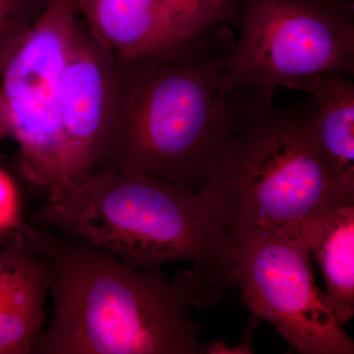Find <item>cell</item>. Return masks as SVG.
I'll return each mask as SVG.
<instances>
[{"mask_svg": "<svg viewBox=\"0 0 354 354\" xmlns=\"http://www.w3.org/2000/svg\"><path fill=\"white\" fill-rule=\"evenodd\" d=\"M50 278L48 261L34 247L17 278L0 299V354L32 353L44 330Z\"/></svg>", "mask_w": 354, "mask_h": 354, "instance_id": "obj_12", "label": "cell"}, {"mask_svg": "<svg viewBox=\"0 0 354 354\" xmlns=\"http://www.w3.org/2000/svg\"><path fill=\"white\" fill-rule=\"evenodd\" d=\"M176 31L183 39L203 32L239 24V0H158Z\"/></svg>", "mask_w": 354, "mask_h": 354, "instance_id": "obj_13", "label": "cell"}, {"mask_svg": "<svg viewBox=\"0 0 354 354\" xmlns=\"http://www.w3.org/2000/svg\"><path fill=\"white\" fill-rule=\"evenodd\" d=\"M32 249L24 232H15L8 245L0 250V299L17 278Z\"/></svg>", "mask_w": 354, "mask_h": 354, "instance_id": "obj_16", "label": "cell"}, {"mask_svg": "<svg viewBox=\"0 0 354 354\" xmlns=\"http://www.w3.org/2000/svg\"><path fill=\"white\" fill-rule=\"evenodd\" d=\"M97 44L120 62L174 48L184 39L158 0H77Z\"/></svg>", "mask_w": 354, "mask_h": 354, "instance_id": "obj_9", "label": "cell"}, {"mask_svg": "<svg viewBox=\"0 0 354 354\" xmlns=\"http://www.w3.org/2000/svg\"><path fill=\"white\" fill-rule=\"evenodd\" d=\"M114 66L115 59L79 20L62 81L64 195L90 176L101 158L113 109Z\"/></svg>", "mask_w": 354, "mask_h": 354, "instance_id": "obj_8", "label": "cell"}, {"mask_svg": "<svg viewBox=\"0 0 354 354\" xmlns=\"http://www.w3.org/2000/svg\"><path fill=\"white\" fill-rule=\"evenodd\" d=\"M225 232L235 250V288L252 315L297 353H354L353 339L317 286L304 239L251 227Z\"/></svg>", "mask_w": 354, "mask_h": 354, "instance_id": "obj_7", "label": "cell"}, {"mask_svg": "<svg viewBox=\"0 0 354 354\" xmlns=\"http://www.w3.org/2000/svg\"><path fill=\"white\" fill-rule=\"evenodd\" d=\"M31 227L23 220L19 192L15 183L0 169V235L27 234Z\"/></svg>", "mask_w": 354, "mask_h": 354, "instance_id": "obj_15", "label": "cell"}, {"mask_svg": "<svg viewBox=\"0 0 354 354\" xmlns=\"http://www.w3.org/2000/svg\"><path fill=\"white\" fill-rule=\"evenodd\" d=\"M241 37L227 58L232 82L272 99L309 94L330 73L354 74V0H239Z\"/></svg>", "mask_w": 354, "mask_h": 354, "instance_id": "obj_5", "label": "cell"}, {"mask_svg": "<svg viewBox=\"0 0 354 354\" xmlns=\"http://www.w3.org/2000/svg\"><path fill=\"white\" fill-rule=\"evenodd\" d=\"M234 43L221 26L167 50L115 60L108 134L93 172L131 169L200 192L228 139L264 99L228 75Z\"/></svg>", "mask_w": 354, "mask_h": 354, "instance_id": "obj_1", "label": "cell"}, {"mask_svg": "<svg viewBox=\"0 0 354 354\" xmlns=\"http://www.w3.org/2000/svg\"><path fill=\"white\" fill-rule=\"evenodd\" d=\"M51 0H0V78Z\"/></svg>", "mask_w": 354, "mask_h": 354, "instance_id": "obj_14", "label": "cell"}, {"mask_svg": "<svg viewBox=\"0 0 354 354\" xmlns=\"http://www.w3.org/2000/svg\"><path fill=\"white\" fill-rule=\"evenodd\" d=\"M78 22L77 0H51L0 78L21 174L48 201L64 195L62 81Z\"/></svg>", "mask_w": 354, "mask_h": 354, "instance_id": "obj_6", "label": "cell"}, {"mask_svg": "<svg viewBox=\"0 0 354 354\" xmlns=\"http://www.w3.org/2000/svg\"><path fill=\"white\" fill-rule=\"evenodd\" d=\"M32 220L132 267L187 261L221 290L235 288L234 247L201 193L185 186L131 169L93 172Z\"/></svg>", "mask_w": 354, "mask_h": 354, "instance_id": "obj_3", "label": "cell"}, {"mask_svg": "<svg viewBox=\"0 0 354 354\" xmlns=\"http://www.w3.org/2000/svg\"><path fill=\"white\" fill-rule=\"evenodd\" d=\"M315 100L312 131L339 206L354 205V83L353 76L321 77L309 94Z\"/></svg>", "mask_w": 354, "mask_h": 354, "instance_id": "obj_10", "label": "cell"}, {"mask_svg": "<svg viewBox=\"0 0 354 354\" xmlns=\"http://www.w3.org/2000/svg\"><path fill=\"white\" fill-rule=\"evenodd\" d=\"M315 106L311 95L290 108L261 99L228 139L200 191L225 232L251 227L302 239L307 221L339 206L314 141Z\"/></svg>", "mask_w": 354, "mask_h": 354, "instance_id": "obj_4", "label": "cell"}, {"mask_svg": "<svg viewBox=\"0 0 354 354\" xmlns=\"http://www.w3.org/2000/svg\"><path fill=\"white\" fill-rule=\"evenodd\" d=\"M50 268L53 318L34 354H206L190 309L216 304L221 290L184 270L169 279L48 228L28 236Z\"/></svg>", "mask_w": 354, "mask_h": 354, "instance_id": "obj_2", "label": "cell"}, {"mask_svg": "<svg viewBox=\"0 0 354 354\" xmlns=\"http://www.w3.org/2000/svg\"><path fill=\"white\" fill-rule=\"evenodd\" d=\"M301 235L320 266L326 297L344 326L354 315V205L324 212L305 223Z\"/></svg>", "mask_w": 354, "mask_h": 354, "instance_id": "obj_11", "label": "cell"}, {"mask_svg": "<svg viewBox=\"0 0 354 354\" xmlns=\"http://www.w3.org/2000/svg\"><path fill=\"white\" fill-rule=\"evenodd\" d=\"M8 137H10V130H9L3 99H2L1 92H0V141L8 138Z\"/></svg>", "mask_w": 354, "mask_h": 354, "instance_id": "obj_17", "label": "cell"}]
</instances>
